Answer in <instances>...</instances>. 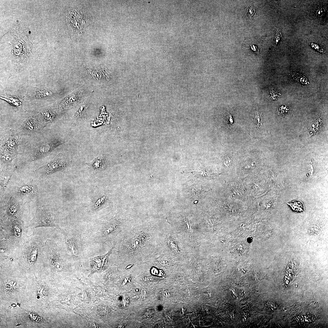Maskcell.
Listing matches in <instances>:
<instances>
[{
	"label": "cell",
	"instance_id": "obj_1",
	"mask_svg": "<svg viewBox=\"0 0 328 328\" xmlns=\"http://www.w3.org/2000/svg\"><path fill=\"white\" fill-rule=\"evenodd\" d=\"M157 231L155 223L151 220L135 223L114 240L116 251L112 254L126 261L151 258L156 253Z\"/></svg>",
	"mask_w": 328,
	"mask_h": 328
},
{
	"label": "cell",
	"instance_id": "obj_2",
	"mask_svg": "<svg viewBox=\"0 0 328 328\" xmlns=\"http://www.w3.org/2000/svg\"><path fill=\"white\" fill-rule=\"evenodd\" d=\"M135 223L124 214L112 211L100 218L91 227L87 236V240L99 244L111 242Z\"/></svg>",
	"mask_w": 328,
	"mask_h": 328
},
{
	"label": "cell",
	"instance_id": "obj_3",
	"mask_svg": "<svg viewBox=\"0 0 328 328\" xmlns=\"http://www.w3.org/2000/svg\"><path fill=\"white\" fill-rule=\"evenodd\" d=\"M33 233L16 248V256L21 273H33L40 270L43 265L44 245L41 237Z\"/></svg>",
	"mask_w": 328,
	"mask_h": 328
},
{
	"label": "cell",
	"instance_id": "obj_4",
	"mask_svg": "<svg viewBox=\"0 0 328 328\" xmlns=\"http://www.w3.org/2000/svg\"><path fill=\"white\" fill-rule=\"evenodd\" d=\"M44 259L41 270L47 275L67 272L72 258L53 240L47 239L43 246Z\"/></svg>",
	"mask_w": 328,
	"mask_h": 328
},
{
	"label": "cell",
	"instance_id": "obj_5",
	"mask_svg": "<svg viewBox=\"0 0 328 328\" xmlns=\"http://www.w3.org/2000/svg\"><path fill=\"white\" fill-rule=\"evenodd\" d=\"M60 240L61 247L74 260L80 261L84 254L85 241L78 230L67 227L62 228Z\"/></svg>",
	"mask_w": 328,
	"mask_h": 328
},
{
	"label": "cell",
	"instance_id": "obj_6",
	"mask_svg": "<svg viewBox=\"0 0 328 328\" xmlns=\"http://www.w3.org/2000/svg\"><path fill=\"white\" fill-rule=\"evenodd\" d=\"M64 142L63 139L55 137L32 143L25 147L23 160L29 162L42 159Z\"/></svg>",
	"mask_w": 328,
	"mask_h": 328
},
{
	"label": "cell",
	"instance_id": "obj_7",
	"mask_svg": "<svg viewBox=\"0 0 328 328\" xmlns=\"http://www.w3.org/2000/svg\"><path fill=\"white\" fill-rule=\"evenodd\" d=\"M0 240L9 241L15 248L22 244L29 236L28 226H26L22 219L8 220L3 222L0 220Z\"/></svg>",
	"mask_w": 328,
	"mask_h": 328
},
{
	"label": "cell",
	"instance_id": "obj_8",
	"mask_svg": "<svg viewBox=\"0 0 328 328\" xmlns=\"http://www.w3.org/2000/svg\"><path fill=\"white\" fill-rule=\"evenodd\" d=\"M21 136L18 131L10 129L1 136V166L7 167L17 156Z\"/></svg>",
	"mask_w": 328,
	"mask_h": 328
},
{
	"label": "cell",
	"instance_id": "obj_9",
	"mask_svg": "<svg viewBox=\"0 0 328 328\" xmlns=\"http://www.w3.org/2000/svg\"><path fill=\"white\" fill-rule=\"evenodd\" d=\"M59 214L57 210L50 204L37 206L29 227L34 229L40 227H51L60 230Z\"/></svg>",
	"mask_w": 328,
	"mask_h": 328
},
{
	"label": "cell",
	"instance_id": "obj_10",
	"mask_svg": "<svg viewBox=\"0 0 328 328\" xmlns=\"http://www.w3.org/2000/svg\"><path fill=\"white\" fill-rule=\"evenodd\" d=\"M16 248L8 240H0V267L2 272L11 274L14 270L18 269L20 271Z\"/></svg>",
	"mask_w": 328,
	"mask_h": 328
},
{
	"label": "cell",
	"instance_id": "obj_11",
	"mask_svg": "<svg viewBox=\"0 0 328 328\" xmlns=\"http://www.w3.org/2000/svg\"><path fill=\"white\" fill-rule=\"evenodd\" d=\"M25 203L20 198L11 196L8 202L1 207L0 220L22 219Z\"/></svg>",
	"mask_w": 328,
	"mask_h": 328
},
{
	"label": "cell",
	"instance_id": "obj_12",
	"mask_svg": "<svg viewBox=\"0 0 328 328\" xmlns=\"http://www.w3.org/2000/svg\"><path fill=\"white\" fill-rule=\"evenodd\" d=\"M72 160L65 155L60 153L45 164L34 171L40 177L51 175L65 170L70 164Z\"/></svg>",
	"mask_w": 328,
	"mask_h": 328
},
{
	"label": "cell",
	"instance_id": "obj_13",
	"mask_svg": "<svg viewBox=\"0 0 328 328\" xmlns=\"http://www.w3.org/2000/svg\"><path fill=\"white\" fill-rule=\"evenodd\" d=\"M15 195L26 203L37 200L40 195V189L33 181L22 180L16 186Z\"/></svg>",
	"mask_w": 328,
	"mask_h": 328
},
{
	"label": "cell",
	"instance_id": "obj_14",
	"mask_svg": "<svg viewBox=\"0 0 328 328\" xmlns=\"http://www.w3.org/2000/svg\"><path fill=\"white\" fill-rule=\"evenodd\" d=\"M45 126L37 115L29 116L23 122L18 131L21 135H31L38 133Z\"/></svg>",
	"mask_w": 328,
	"mask_h": 328
},
{
	"label": "cell",
	"instance_id": "obj_15",
	"mask_svg": "<svg viewBox=\"0 0 328 328\" xmlns=\"http://www.w3.org/2000/svg\"><path fill=\"white\" fill-rule=\"evenodd\" d=\"M114 248V245L104 255L95 256L90 259L91 272L89 276L94 274L102 272L108 268V261L110 255L112 254V251Z\"/></svg>",
	"mask_w": 328,
	"mask_h": 328
},
{
	"label": "cell",
	"instance_id": "obj_16",
	"mask_svg": "<svg viewBox=\"0 0 328 328\" xmlns=\"http://www.w3.org/2000/svg\"><path fill=\"white\" fill-rule=\"evenodd\" d=\"M109 201V198L106 194H99L91 200L88 209L91 213L97 212L104 207L111 205V203Z\"/></svg>",
	"mask_w": 328,
	"mask_h": 328
},
{
	"label": "cell",
	"instance_id": "obj_17",
	"mask_svg": "<svg viewBox=\"0 0 328 328\" xmlns=\"http://www.w3.org/2000/svg\"><path fill=\"white\" fill-rule=\"evenodd\" d=\"M87 167L92 172L97 173L104 169L107 166V162L104 157L99 155L92 161L86 163Z\"/></svg>",
	"mask_w": 328,
	"mask_h": 328
},
{
	"label": "cell",
	"instance_id": "obj_18",
	"mask_svg": "<svg viewBox=\"0 0 328 328\" xmlns=\"http://www.w3.org/2000/svg\"><path fill=\"white\" fill-rule=\"evenodd\" d=\"M57 115L56 111L50 108L42 110L37 115L40 121L45 127L54 121Z\"/></svg>",
	"mask_w": 328,
	"mask_h": 328
},
{
	"label": "cell",
	"instance_id": "obj_19",
	"mask_svg": "<svg viewBox=\"0 0 328 328\" xmlns=\"http://www.w3.org/2000/svg\"><path fill=\"white\" fill-rule=\"evenodd\" d=\"M0 97L13 106L19 107L21 105L22 100L17 96L5 95H1Z\"/></svg>",
	"mask_w": 328,
	"mask_h": 328
},
{
	"label": "cell",
	"instance_id": "obj_20",
	"mask_svg": "<svg viewBox=\"0 0 328 328\" xmlns=\"http://www.w3.org/2000/svg\"><path fill=\"white\" fill-rule=\"evenodd\" d=\"M287 204L296 212H301L304 211V207L301 201L299 200H295Z\"/></svg>",
	"mask_w": 328,
	"mask_h": 328
},
{
	"label": "cell",
	"instance_id": "obj_21",
	"mask_svg": "<svg viewBox=\"0 0 328 328\" xmlns=\"http://www.w3.org/2000/svg\"><path fill=\"white\" fill-rule=\"evenodd\" d=\"M51 94L50 91L46 89H40L36 91L34 95L36 97L43 98L50 96Z\"/></svg>",
	"mask_w": 328,
	"mask_h": 328
},
{
	"label": "cell",
	"instance_id": "obj_22",
	"mask_svg": "<svg viewBox=\"0 0 328 328\" xmlns=\"http://www.w3.org/2000/svg\"><path fill=\"white\" fill-rule=\"evenodd\" d=\"M225 123L227 125L230 126L233 122V117L232 115L229 113H227L224 117Z\"/></svg>",
	"mask_w": 328,
	"mask_h": 328
},
{
	"label": "cell",
	"instance_id": "obj_23",
	"mask_svg": "<svg viewBox=\"0 0 328 328\" xmlns=\"http://www.w3.org/2000/svg\"><path fill=\"white\" fill-rule=\"evenodd\" d=\"M255 12V9L252 6L249 7L247 10V15L249 18H251Z\"/></svg>",
	"mask_w": 328,
	"mask_h": 328
},
{
	"label": "cell",
	"instance_id": "obj_24",
	"mask_svg": "<svg viewBox=\"0 0 328 328\" xmlns=\"http://www.w3.org/2000/svg\"><path fill=\"white\" fill-rule=\"evenodd\" d=\"M154 310L153 309L150 308L146 309L143 314V316L145 318L150 317L154 314Z\"/></svg>",
	"mask_w": 328,
	"mask_h": 328
},
{
	"label": "cell",
	"instance_id": "obj_25",
	"mask_svg": "<svg viewBox=\"0 0 328 328\" xmlns=\"http://www.w3.org/2000/svg\"><path fill=\"white\" fill-rule=\"evenodd\" d=\"M282 36L281 30L280 29L278 30L276 33L275 36V40L276 43L279 41Z\"/></svg>",
	"mask_w": 328,
	"mask_h": 328
},
{
	"label": "cell",
	"instance_id": "obj_26",
	"mask_svg": "<svg viewBox=\"0 0 328 328\" xmlns=\"http://www.w3.org/2000/svg\"><path fill=\"white\" fill-rule=\"evenodd\" d=\"M253 241V239L251 237H248L247 239V241L249 243H250L252 242Z\"/></svg>",
	"mask_w": 328,
	"mask_h": 328
}]
</instances>
